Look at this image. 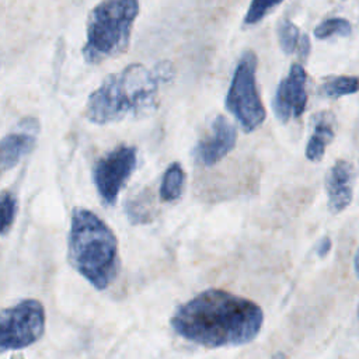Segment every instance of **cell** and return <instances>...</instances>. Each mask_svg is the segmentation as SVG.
I'll return each mask as SVG.
<instances>
[{"instance_id": "obj_7", "label": "cell", "mask_w": 359, "mask_h": 359, "mask_svg": "<svg viewBox=\"0 0 359 359\" xmlns=\"http://www.w3.org/2000/svg\"><path fill=\"white\" fill-rule=\"evenodd\" d=\"M137 151L133 146H118L101 157L93 168V180L105 205H115L121 189L136 168Z\"/></svg>"}, {"instance_id": "obj_19", "label": "cell", "mask_w": 359, "mask_h": 359, "mask_svg": "<svg viewBox=\"0 0 359 359\" xmlns=\"http://www.w3.org/2000/svg\"><path fill=\"white\" fill-rule=\"evenodd\" d=\"M17 209H18L17 198L8 191H3L1 194V234L3 236H6L7 231L11 229L17 215Z\"/></svg>"}, {"instance_id": "obj_20", "label": "cell", "mask_w": 359, "mask_h": 359, "mask_svg": "<svg viewBox=\"0 0 359 359\" xmlns=\"http://www.w3.org/2000/svg\"><path fill=\"white\" fill-rule=\"evenodd\" d=\"M330 250H331V240L328 237L321 238L320 243L317 244V248H316L318 257H325L330 252Z\"/></svg>"}, {"instance_id": "obj_17", "label": "cell", "mask_w": 359, "mask_h": 359, "mask_svg": "<svg viewBox=\"0 0 359 359\" xmlns=\"http://www.w3.org/2000/svg\"><path fill=\"white\" fill-rule=\"evenodd\" d=\"M352 32V25L346 18L342 17H332L321 21L314 28V36L317 39H327L334 35L348 36Z\"/></svg>"}, {"instance_id": "obj_1", "label": "cell", "mask_w": 359, "mask_h": 359, "mask_svg": "<svg viewBox=\"0 0 359 359\" xmlns=\"http://www.w3.org/2000/svg\"><path fill=\"white\" fill-rule=\"evenodd\" d=\"M264 323L252 300L222 289H208L181 304L171 317L174 331L206 348L237 346L255 339Z\"/></svg>"}, {"instance_id": "obj_21", "label": "cell", "mask_w": 359, "mask_h": 359, "mask_svg": "<svg viewBox=\"0 0 359 359\" xmlns=\"http://www.w3.org/2000/svg\"><path fill=\"white\" fill-rule=\"evenodd\" d=\"M299 55L302 59H306L309 52H310V39L307 35H302V39H300V43H299V49H297Z\"/></svg>"}, {"instance_id": "obj_5", "label": "cell", "mask_w": 359, "mask_h": 359, "mask_svg": "<svg viewBox=\"0 0 359 359\" xmlns=\"http://www.w3.org/2000/svg\"><path fill=\"white\" fill-rule=\"evenodd\" d=\"M257 55L245 50L234 69L226 95V108L245 132L255 130L266 115L257 90Z\"/></svg>"}, {"instance_id": "obj_18", "label": "cell", "mask_w": 359, "mask_h": 359, "mask_svg": "<svg viewBox=\"0 0 359 359\" xmlns=\"http://www.w3.org/2000/svg\"><path fill=\"white\" fill-rule=\"evenodd\" d=\"M283 0H252L248 11L244 17L245 25H254L259 22L271 10H273L276 6H279Z\"/></svg>"}, {"instance_id": "obj_23", "label": "cell", "mask_w": 359, "mask_h": 359, "mask_svg": "<svg viewBox=\"0 0 359 359\" xmlns=\"http://www.w3.org/2000/svg\"><path fill=\"white\" fill-rule=\"evenodd\" d=\"M272 359H286V356H285L283 353H280V352H279V353H276Z\"/></svg>"}, {"instance_id": "obj_15", "label": "cell", "mask_w": 359, "mask_h": 359, "mask_svg": "<svg viewBox=\"0 0 359 359\" xmlns=\"http://www.w3.org/2000/svg\"><path fill=\"white\" fill-rule=\"evenodd\" d=\"M126 213L132 223H146L153 220V202L149 192L133 195L126 203Z\"/></svg>"}, {"instance_id": "obj_9", "label": "cell", "mask_w": 359, "mask_h": 359, "mask_svg": "<svg viewBox=\"0 0 359 359\" xmlns=\"http://www.w3.org/2000/svg\"><path fill=\"white\" fill-rule=\"evenodd\" d=\"M237 130L233 123L223 115H217L212 122L209 133L199 140L195 147L196 160L209 167L219 163L236 146Z\"/></svg>"}, {"instance_id": "obj_12", "label": "cell", "mask_w": 359, "mask_h": 359, "mask_svg": "<svg viewBox=\"0 0 359 359\" xmlns=\"http://www.w3.org/2000/svg\"><path fill=\"white\" fill-rule=\"evenodd\" d=\"M335 121L328 111H321L313 116V133L306 146V157L310 161H320L327 146L334 139Z\"/></svg>"}, {"instance_id": "obj_2", "label": "cell", "mask_w": 359, "mask_h": 359, "mask_svg": "<svg viewBox=\"0 0 359 359\" xmlns=\"http://www.w3.org/2000/svg\"><path fill=\"white\" fill-rule=\"evenodd\" d=\"M172 73L170 63H161L153 69L133 63L109 74L90 94L87 118L93 123L107 125L150 115L157 108L160 83L170 80Z\"/></svg>"}, {"instance_id": "obj_6", "label": "cell", "mask_w": 359, "mask_h": 359, "mask_svg": "<svg viewBox=\"0 0 359 359\" xmlns=\"http://www.w3.org/2000/svg\"><path fill=\"white\" fill-rule=\"evenodd\" d=\"M45 331V309L36 299H25L1 311V352L22 349L36 342Z\"/></svg>"}, {"instance_id": "obj_11", "label": "cell", "mask_w": 359, "mask_h": 359, "mask_svg": "<svg viewBox=\"0 0 359 359\" xmlns=\"http://www.w3.org/2000/svg\"><path fill=\"white\" fill-rule=\"evenodd\" d=\"M353 168L345 160H337L325 175V191L328 196V209L339 213L346 209L353 196Z\"/></svg>"}, {"instance_id": "obj_4", "label": "cell", "mask_w": 359, "mask_h": 359, "mask_svg": "<svg viewBox=\"0 0 359 359\" xmlns=\"http://www.w3.org/2000/svg\"><path fill=\"white\" fill-rule=\"evenodd\" d=\"M137 14L139 0H101L88 13L84 60L97 65L125 53Z\"/></svg>"}, {"instance_id": "obj_22", "label": "cell", "mask_w": 359, "mask_h": 359, "mask_svg": "<svg viewBox=\"0 0 359 359\" xmlns=\"http://www.w3.org/2000/svg\"><path fill=\"white\" fill-rule=\"evenodd\" d=\"M353 269H355V275L359 278V247L355 252V257H353Z\"/></svg>"}, {"instance_id": "obj_14", "label": "cell", "mask_w": 359, "mask_h": 359, "mask_svg": "<svg viewBox=\"0 0 359 359\" xmlns=\"http://www.w3.org/2000/svg\"><path fill=\"white\" fill-rule=\"evenodd\" d=\"M359 91V79L353 76H332L327 77L321 84V93L330 98H339L342 95Z\"/></svg>"}, {"instance_id": "obj_16", "label": "cell", "mask_w": 359, "mask_h": 359, "mask_svg": "<svg viewBox=\"0 0 359 359\" xmlns=\"http://www.w3.org/2000/svg\"><path fill=\"white\" fill-rule=\"evenodd\" d=\"M278 39L280 49L286 55H292L299 49L302 35L299 32V28L290 20L283 18L278 22Z\"/></svg>"}, {"instance_id": "obj_13", "label": "cell", "mask_w": 359, "mask_h": 359, "mask_svg": "<svg viewBox=\"0 0 359 359\" xmlns=\"http://www.w3.org/2000/svg\"><path fill=\"white\" fill-rule=\"evenodd\" d=\"M185 185V172L182 170V165L180 163H172L167 167L161 185H160V198L164 202H172L177 201L184 191Z\"/></svg>"}, {"instance_id": "obj_3", "label": "cell", "mask_w": 359, "mask_h": 359, "mask_svg": "<svg viewBox=\"0 0 359 359\" xmlns=\"http://www.w3.org/2000/svg\"><path fill=\"white\" fill-rule=\"evenodd\" d=\"M67 258L95 289H107L119 271L118 240L94 212L76 208L72 213Z\"/></svg>"}, {"instance_id": "obj_10", "label": "cell", "mask_w": 359, "mask_h": 359, "mask_svg": "<svg viewBox=\"0 0 359 359\" xmlns=\"http://www.w3.org/2000/svg\"><path fill=\"white\" fill-rule=\"evenodd\" d=\"M39 133V122L27 116L22 118L13 132L6 135L1 140V171L11 170L21 158L29 154L35 146Z\"/></svg>"}, {"instance_id": "obj_8", "label": "cell", "mask_w": 359, "mask_h": 359, "mask_svg": "<svg viewBox=\"0 0 359 359\" xmlns=\"http://www.w3.org/2000/svg\"><path fill=\"white\" fill-rule=\"evenodd\" d=\"M307 74L302 65L294 63L290 66L289 74L279 83L273 97V112L276 118L286 123L292 118H299L307 104L306 91Z\"/></svg>"}]
</instances>
